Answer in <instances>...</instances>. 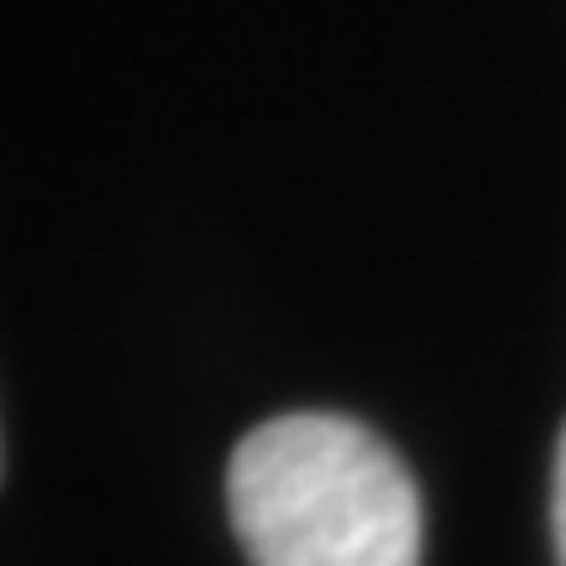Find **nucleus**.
Segmentation results:
<instances>
[{
  "mask_svg": "<svg viewBox=\"0 0 566 566\" xmlns=\"http://www.w3.org/2000/svg\"><path fill=\"white\" fill-rule=\"evenodd\" d=\"M231 530L252 566H420L424 514L384 436L342 415H279L226 467Z\"/></svg>",
  "mask_w": 566,
  "mask_h": 566,
  "instance_id": "1",
  "label": "nucleus"
},
{
  "mask_svg": "<svg viewBox=\"0 0 566 566\" xmlns=\"http://www.w3.org/2000/svg\"><path fill=\"white\" fill-rule=\"evenodd\" d=\"M551 530H556V551H562V566H566V430H562V446H556V488H551Z\"/></svg>",
  "mask_w": 566,
  "mask_h": 566,
  "instance_id": "2",
  "label": "nucleus"
}]
</instances>
